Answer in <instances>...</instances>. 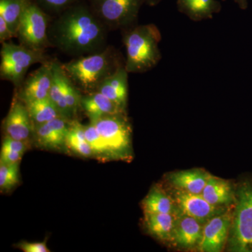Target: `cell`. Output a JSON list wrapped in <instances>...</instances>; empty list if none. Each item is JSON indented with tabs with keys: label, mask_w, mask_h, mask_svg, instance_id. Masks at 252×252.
<instances>
[{
	"label": "cell",
	"mask_w": 252,
	"mask_h": 252,
	"mask_svg": "<svg viewBox=\"0 0 252 252\" xmlns=\"http://www.w3.org/2000/svg\"><path fill=\"white\" fill-rule=\"evenodd\" d=\"M107 28L93 8L78 1L51 20L48 36L51 47L80 57L104 49Z\"/></svg>",
	"instance_id": "1"
},
{
	"label": "cell",
	"mask_w": 252,
	"mask_h": 252,
	"mask_svg": "<svg viewBox=\"0 0 252 252\" xmlns=\"http://www.w3.org/2000/svg\"><path fill=\"white\" fill-rule=\"evenodd\" d=\"M62 64L73 84L86 94L97 91L99 85L117 71L120 62L115 50L107 47L94 54L74 59Z\"/></svg>",
	"instance_id": "2"
},
{
	"label": "cell",
	"mask_w": 252,
	"mask_h": 252,
	"mask_svg": "<svg viewBox=\"0 0 252 252\" xmlns=\"http://www.w3.org/2000/svg\"><path fill=\"white\" fill-rule=\"evenodd\" d=\"M123 34L127 72L143 73L157 65L161 59L159 49L161 34L156 25H135L124 30Z\"/></svg>",
	"instance_id": "3"
},
{
	"label": "cell",
	"mask_w": 252,
	"mask_h": 252,
	"mask_svg": "<svg viewBox=\"0 0 252 252\" xmlns=\"http://www.w3.org/2000/svg\"><path fill=\"white\" fill-rule=\"evenodd\" d=\"M231 252H252V181L245 180L235 194V207L229 233Z\"/></svg>",
	"instance_id": "4"
},
{
	"label": "cell",
	"mask_w": 252,
	"mask_h": 252,
	"mask_svg": "<svg viewBox=\"0 0 252 252\" xmlns=\"http://www.w3.org/2000/svg\"><path fill=\"white\" fill-rule=\"evenodd\" d=\"M0 77L20 87L25 80L28 69L35 63H43L49 59L42 51H34L26 46L4 42L1 46Z\"/></svg>",
	"instance_id": "5"
},
{
	"label": "cell",
	"mask_w": 252,
	"mask_h": 252,
	"mask_svg": "<svg viewBox=\"0 0 252 252\" xmlns=\"http://www.w3.org/2000/svg\"><path fill=\"white\" fill-rule=\"evenodd\" d=\"M51 19L34 0H31L23 12L17 38L20 44L34 51H42L51 47L48 31Z\"/></svg>",
	"instance_id": "6"
},
{
	"label": "cell",
	"mask_w": 252,
	"mask_h": 252,
	"mask_svg": "<svg viewBox=\"0 0 252 252\" xmlns=\"http://www.w3.org/2000/svg\"><path fill=\"white\" fill-rule=\"evenodd\" d=\"M144 0H94L93 9L107 27L125 30L135 26Z\"/></svg>",
	"instance_id": "7"
},
{
	"label": "cell",
	"mask_w": 252,
	"mask_h": 252,
	"mask_svg": "<svg viewBox=\"0 0 252 252\" xmlns=\"http://www.w3.org/2000/svg\"><path fill=\"white\" fill-rule=\"evenodd\" d=\"M91 122L97 127L110 154L127 155L130 149L131 128L125 114L106 116Z\"/></svg>",
	"instance_id": "8"
},
{
	"label": "cell",
	"mask_w": 252,
	"mask_h": 252,
	"mask_svg": "<svg viewBox=\"0 0 252 252\" xmlns=\"http://www.w3.org/2000/svg\"><path fill=\"white\" fill-rule=\"evenodd\" d=\"M54 61H49L41 64L36 70L32 72L20 86L18 98L23 103L49 97L50 89L54 78L53 69Z\"/></svg>",
	"instance_id": "9"
},
{
	"label": "cell",
	"mask_w": 252,
	"mask_h": 252,
	"mask_svg": "<svg viewBox=\"0 0 252 252\" xmlns=\"http://www.w3.org/2000/svg\"><path fill=\"white\" fill-rule=\"evenodd\" d=\"M232 220L233 214L225 211L207 221L204 225L203 237L199 244L200 251H222L229 235Z\"/></svg>",
	"instance_id": "10"
},
{
	"label": "cell",
	"mask_w": 252,
	"mask_h": 252,
	"mask_svg": "<svg viewBox=\"0 0 252 252\" xmlns=\"http://www.w3.org/2000/svg\"><path fill=\"white\" fill-rule=\"evenodd\" d=\"M175 201L181 213L193 217L203 224L225 212L223 207L215 206L209 203L202 194L180 190L176 193Z\"/></svg>",
	"instance_id": "11"
},
{
	"label": "cell",
	"mask_w": 252,
	"mask_h": 252,
	"mask_svg": "<svg viewBox=\"0 0 252 252\" xmlns=\"http://www.w3.org/2000/svg\"><path fill=\"white\" fill-rule=\"evenodd\" d=\"M4 128L6 136L23 142H28L32 134L34 133V124L27 107L18 97H15L4 119Z\"/></svg>",
	"instance_id": "12"
},
{
	"label": "cell",
	"mask_w": 252,
	"mask_h": 252,
	"mask_svg": "<svg viewBox=\"0 0 252 252\" xmlns=\"http://www.w3.org/2000/svg\"><path fill=\"white\" fill-rule=\"evenodd\" d=\"M69 121L64 117H59L34 126V134L38 144L49 149H59L66 145Z\"/></svg>",
	"instance_id": "13"
},
{
	"label": "cell",
	"mask_w": 252,
	"mask_h": 252,
	"mask_svg": "<svg viewBox=\"0 0 252 252\" xmlns=\"http://www.w3.org/2000/svg\"><path fill=\"white\" fill-rule=\"evenodd\" d=\"M203 223L193 217L180 214L176 220L172 241L182 248H193L203 237Z\"/></svg>",
	"instance_id": "14"
},
{
	"label": "cell",
	"mask_w": 252,
	"mask_h": 252,
	"mask_svg": "<svg viewBox=\"0 0 252 252\" xmlns=\"http://www.w3.org/2000/svg\"><path fill=\"white\" fill-rule=\"evenodd\" d=\"M128 72L126 70L125 64L119 66L114 74L107 77L99 85L97 91L125 110L128 94L127 77Z\"/></svg>",
	"instance_id": "15"
},
{
	"label": "cell",
	"mask_w": 252,
	"mask_h": 252,
	"mask_svg": "<svg viewBox=\"0 0 252 252\" xmlns=\"http://www.w3.org/2000/svg\"><path fill=\"white\" fill-rule=\"evenodd\" d=\"M81 108L84 109L91 122L106 116L125 114V110L98 91L83 95L81 97Z\"/></svg>",
	"instance_id": "16"
},
{
	"label": "cell",
	"mask_w": 252,
	"mask_h": 252,
	"mask_svg": "<svg viewBox=\"0 0 252 252\" xmlns=\"http://www.w3.org/2000/svg\"><path fill=\"white\" fill-rule=\"evenodd\" d=\"M177 5L181 13L193 21L210 19L222 7L217 0H177Z\"/></svg>",
	"instance_id": "17"
},
{
	"label": "cell",
	"mask_w": 252,
	"mask_h": 252,
	"mask_svg": "<svg viewBox=\"0 0 252 252\" xmlns=\"http://www.w3.org/2000/svg\"><path fill=\"white\" fill-rule=\"evenodd\" d=\"M202 195L215 206L222 207L235 200L231 185L228 181L210 176Z\"/></svg>",
	"instance_id": "18"
},
{
	"label": "cell",
	"mask_w": 252,
	"mask_h": 252,
	"mask_svg": "<svg viewBox=\"0 0 252 252\" xmlns=\"http://www.w3.org/2000/svg\"><path fill=\"white\" fill-rule=\"evenodd\" d=\"M210 175L200 170H189L172 173L170 183L180 190L189 193L201 194Z\"/></svg>",
	"instance_id": "19"
},
{
	"label": "cell",
	"mask_w": 252,
	"mask_h": 252,
	"mask_svg": "<svg viewBox=\"0 0 252 252\" xmlns=\"http://www.w3.org/2000/svg\"><path fill=\"white\" fill-rule=\"evenodd\" d=\"M176 220L172 214L145 213L144 220L149 233L162 241H172Z\"/></svg>",
	"instance_id": "20"
},
{
	"label": "cell",
	"mask_w": 252,
	"mask_h": 252,
	"mask_svg": "<svg viewBox=\"0 0 252 252\" xmlns=\"http://www.w3.org/2000/svg\"><path fill=\"white\" fill-rule=\"evenodd\" d=\"M144 213L172 214L178 212L177 203L161 189L154 187L143 200Z\"/></svg>",
	"instance_id": "21"
},
{
	"label": "cell",
	"mask_w": 252,
	"mask_h": 252,
	"mask_svg": "<svg viewBox=\"0 0 252 252\" xmlns=\"http://www.w3.org/2000/svg\"><path fill=\"white\" fill-rule=\"evenodd\" d=\"M25 104L34 126L49 122L56 118L64 117L49 97Z\"/></svg>",
	"instance_id": "22"
},
{
	"label": "cell",
	"mask_w": 252,
	"mask_h": 252,
	"mask_svg": "<svg viewBox=\"0 0 252 252\" xmlns=\"http://www.w3.org/2000/svg\"><path fill=\"white\" fill-rule=\"evenodd\" d=\"M31 0H0V16L5 20L14 37H17L18 28L23 12Z\"/></svg>",
	"instance_id": "23"
},
{
	"label": "cell",
	"mask_w": 252,
	"mask_h": 252,
	"mask_svg": "<svg viewBox=\"0 0 252 252\" xmlns=\"http://www.w3.org/2000/svg\"><path fill=\"white\" fill-rule=\"evenodd\" d=\"M53 69H54V78H53L52 85L50 89L49 97L57 106L63 117L70 120L72 118L69 114L67 104L64 102V94H63V81H64L65 73L63 69L62 64L58 61H54Z\"/></svg>",
	"instance_id": "24"
},
{
	"label": "cell",
	"mask_w": 252,
	"mask_h": 252,
	"mask_svg": "<svg viewBox=\"0 0 252 252\" xmlns=\"http://www.w3.org/2000/svg\"><path fill=\"white\" fill-rule=\"evenodd\" d=\"M65 73V72H64ZM63 94H64V102L67 104L71 118L75 116L78 109L81 107V95L79 89L73 84L72 81L64 74L63 81Z\"/></svg>",
	"instance_id": "25"
},
{
	"label": "cell",
	"mask_w": 252,
	"mask_h": 252,
	"mask_svg": "<svg viewBox=\"0 0 252 252\" xmlns=\"http://www.w3.org/2000/svg\"><path fill=\"white\" fill-rule=\"evenodd\" d=\"M19 182V163H0V189L7 191Z\"/></svg>",
	"instance_id": "26"
},
{
	"label": "cell",
	"mask_w": 252,
	"mask_h": 252,
	"mask_svg": "<svg viewBox=\"0 0 252 252\" xmlns=\"http://www.w3.org/2000/svg\"><path fill=\"white\" fill-rule=\"evenodd\" d=\"M86 138L94 154H109V151L103 138L93 123L85 126Z\"/></svg>",
	"instance_id": "27"
},
{
	"label": "cell",
	"mask_w": 252,
	"mask_h": 252,
	"mask_svg": "<svg viewBox=\"0 0 252 252\" xmlns=\"http://www.w3.org/2000/svg\"><path fill=\"white\" fill-rule=\"evenodd\" d=\"M49 14L57 16L80 0H34Z\"/></svg>",
	"instance_id": "28"
},
{
	"label": "cell",
	"mask_w": 252,
	"mask_h": 252,
	"mask_svg": "<svg viewBox=\"0 0 252 252\" xmlns=\"http://www.w3.org/2000/svg\"><path fill=\"white\" fill-rule=\"evenodd\" d=\"M66 146L74 153L79 154L82 157H89L94 154L87 141L77 140L69 135L67 136Z\"/></svg>",
	"instance_id": "29"
},
{
	"label": "cell",
	"mask_w": 252,
	"mask_h": 252,
	"mask_svg": "<svg viewBox=\"0 0 252 252\" xmlns=\"http://www.w3.org/2000/svg\"><path fill=\"white\" fill-rule=\"evenodd\" d=\"M27 149V142L15 140V139L6 136L4 141H3L1 150L10 151V152L24 154Z\"/></svg>",
	"instance_id": "30"
},
{
	"label": "cell",
	"mask_w": 252,
	"mask_h": 252,
	"mask_svg": "<svg viewBox=\"0 0 252 252\" xmlns=\"http://www.w3.org/2000/svg\"><path fill=\"white\" fill-rule=\"evenodd\" d=\"M19 248L25 252H49V248L45 243H22L20 244Z\"/></svg>",
	"instance_id": "31"
},
{
	"label": "cell",
	"mask_w": 252,
	"mask_h": 252,
	"mask_svg": "<svg viewBox=\"0 0 252 252\" xmlns=\"http://www.w3.org/2000/svg\"><path fill=\"white\" fill-rule=\"evenodd\" d=\"M23 154H24L1 150V162L6 164L19 163Z\"/></svg>",
	"instance_id": "32"
},
{
	"label": "cell",
	"mask_w": 252,
	"mask_h": 252,
	"mask_svg": "<svg viewBox=\"0 0 252 252\" xmlns=\"http://www.w3.org/2000/svg\"><path fill=\"white\" fill-rule=\"evenodd\" d=\"M14 36L10 31L7 23L2 16H0V41L2 44L6 41L10 40Z\"/></svg>",
	"instance_id": "33"
},
{
	"label": "cell",
	"mask_w": 252,
	"mask_h": 252,
	"mask_svg": "<svg viewBox=\"0 0 252 252\" xmlns=\"http://www.w3.org/2000/svg\"><path fill=\"white\" fill-rule=\"evenodd\" d=\"M162 0H144L145 4L149 5L151 6H157Z\"/></svg>",
	"instance_id": "34"
},
{
	"label": "cell",
	"mask_w": 252,
	"mask_h": 252,
	"mask_svg": "<svg viewBox=\"0 0 252 252\" xmlns=\"http://www.w3.org/2000/svg\"><path fill=\"white\" fill-rule=\"evenodd\" d=\"M235 1L242 9H245L247 7V0H235Z\"/></svg>",
	"instance_id": "35"
}]
</instances>
